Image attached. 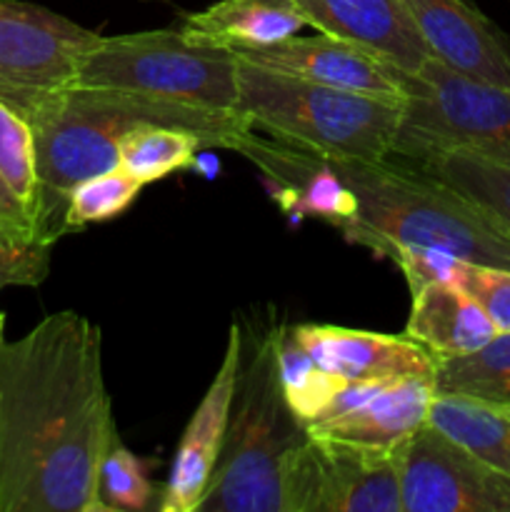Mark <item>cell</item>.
Instances as JSON below:
<instances>
[{
    "instance_id": "obj_14",
    "label": "cell",
    "mask_w": 510,
    "mask_h": 512,
    "mask_svg": "<svg viewBox=\"0 0 510 512\" xmlns=\"http://www.w3.org/2000/svg\"><path fill=\"white\" fill-rule=\"evenodd\" d=\"M233 150L250 160L273 188H278L280 203L290 213L313 215L338 230L353 218L355 198L330 168L325 155L288 140L265 138L258 130H248Z\"/></svg>"
},
{
    "instance_id": "obj_20",
    "label": "cell",
    "mask_w": 510,
    "mask_h": 512,
    "mask_svg": "<svg viewBox=\"0 0 510 512\" xmlns=\"http://www.w3.org/2000/svg\"><path fill=\"white\" fill-rule=\"evenodd\" d=\"M428 423L510 478V405L435 395Z\"/></svg>"
},
{
    "instance_id": "obj_28",
    "label": "cell",
    "mask_w": 510,
    "mask_h": 512,
    "mask_svg": "<svg viewBox=\"0 0 510 512\" xmlns=\"http://www.w3.org/2000/svg\"><path fill=\"white\" fill-rule=\"evenodd\" d=\"M453 285L465 290L485 310L498 333H510V270L463 260Z\"/></svg>"
},
{
    "instance_id": "obj_23",
    "label": "cell",
    "mask_w": 510,
    "mask_h": 512,
    "mask_svg": "<svg viewBox=\"0 0 510 512\" xmlns=\"http://www.w3.org/2000/svg\"><path fill=\"white\" fill-rule=\"evenodd\" d=\"M205 140L185 128L143 123L120 140V168L143 185L168 178L175 170L190 168Z\"/></svg>"
},
{
    "instance_id": "obj_17",
    "label": "cell",
    "mask_w": 510,
    "mask_h": 512,
    "mask_svg": "<svg viewBox=\"0 0 510 512\" xmlns=\"http://www.w3.org/2000/svg\"><path fill=\"white\" fill-rule=\"evenodd\" d=\"M433 398V375L390 380L358 408L308 425V433L315 438L393 450L428 423Z\"/></svg>"
},
{
    "instance_id": "obj_11",
    "label": "cell",
    "mask_w": 510,
    "mask_h": 512,
    "mask_svg": "<svg viewBox=\"0 0 510 512\" xmlns=\"http://www.w3.org/2000/svg\"><path fill=\"white\" fill-rule=\"evenodd\" d=\"M240 363H243V333H240L238 320H233L218 373L210 380L203 400L190 415L178 448H175L168 483H165L163 498H160L163 512H195L203 500L205 490L213 480L215 465L223 455L225 438H228Z\"/></svg>"
},
{
    "instance_id": "obj_27",
    "label": "cell",
    "mask_w": 510,
    "mask_h": 512,
    "mask_svg": "<svg viewBox=\"0 0 510 512\" xmlns=\"http://www.w3.org/2000/svg\"><path fill=\"white\" fill-rule=\"evenodd\" d=\"M100 500L108 512H140L150 508L153 500L148 465L118 438V433L110 440L100 465Z\"/></svg>"
},
{
    "instance_id": "obj_25",
    "label": "cell",
    "mask_w": 510,
    "mask_h": 512,
    "mask_svg": "<svg viewBox=\"0 0 510 512\" xmlns=\"http://www.w3.org/2000/svg\"><path fill=\"white\" fill-rule=\"evenodd\" d=\"M143 190V183L123 168L105 170V173L90 175L80 180L65 200L63 228L65 233L80 230L90 223H103V220L118 218L120 213L135 203V198Z\"/></svg>"
},
{
    "instance_id": "obj_3",
    "label": "cell",
    "mask_w": 510,
    "mask_h": 512,
    "mask_svg": "<svg viewBox=\"0 0 510 512\" xmlns=\"http://www.w3.org/2000/svg\"><path fill=\"white\" fill-rule=\"evenodd\" d=\"M328 163L355 198L353 218L340 228L350 243L378 255L403 245L443 250L468 263L510 270L508 230L450 185L390 158Z\"/></svg>"
},
{
    "instance_id": "obj_7",
    "label": "cell",
    "mask_w": 510,
    "mask_h": 512,
    "mask_svg": "<svg viewBox=\"0 0 510 512\" xmlns=\"http://www.w3.org/2000/svg\"><path fill=\"white\" fill-rule=\"evenodd\" d=\"M403 115L390 155L408 165L445 150L510 160V88L448 68L430 55L403 73Z\"/></svg>"
},
{
    "instance_id": "obj_18",
    "label": "cell",
    "mask_w": 510,
    "mask_h": 512,
    "mask_svg": "<svg viewBox=\"0 0 510 512\" xmlns=\"http://www.w3.org/2000/svg\"><path fill=\"white\" fill-rule=\"evenodd\" d=\"M405 335L435 360L458 358L483 348L498 335L485 310L453 283H430L415 290Z\"/></svg>"
},
{
    "instance_id": "obj_30",
    "label": "cell",
    "mask_w": 510,
    "mask_h": 512,
    "mask_svg": "<svg viewBox=\"0 0 510 512\" xmlns=\"http://www.w3.org/2000/svg\"><path fill=\"white\" fill-rule=\"evenodd\" d=\"M400 273L408 280L410 293L425 288L430 283H455V273H458L463 260L455 255L443 253V250H430V248H395L388 255Z\"/></svg>"
},
{
    "instance_id": "obj_15",
    "label": "cell",
    "mask_w": 510,
    "mask_h": 512,
    "mask_svg": "<svg viewBox=\"0 0 510 512\" xmlns=\"http://www.w3.org/2000/svg\"><path fill=\"white\" fill-rule=\"evenodd\" d=\"M290 330L320 368L343 380H400L435 370L433 355L408 335L340 325H295Z\"/></svg>"
},
{
    "instance_id": "obj_6",
    "label": "cell",
    "mask_w": 510,
    "mask_h": 512,
    "mask_svg": "<svg viewBox=\"0 0 510 512\" xmlns=\"http://www.w3.org/2000/svg\"><path fill=\"white\" fill-rule=\"evenodd\" d=\"M80 88H113L220 113L238 105V58L230 48L193 43L180 28L98 35L75 73Z\"/></svg>"
},
{
    "instance_id": "obj_10",
    "label": "cell",
    "mask_w": 510,
    "mask_h": 512,
    "mask_svg": "<svg viewBox=\"0 0 510 512\" xmlns=\"http://www.w3.org/2000/svg\"><path fill=\"white\" fill-rule=\"evenodd\" d=\"M240 60L298 75L330 88L355 90L378 98L403 100V73L375 50L330 33L290 35L270 45H238L230 48Z\"/></svg>"
},
{
    "instance_id": "obj_12",
    "label": "cell",
    "mask_w": 510,
    "mask_h": 512,
    "mask_svg": "<svg viewBox=\"0 0 510 512\" xmlns=\"http://www.w3.org/2000/svg\"><path fill=\"white\" fill-rule=\"evenodd\" d=\"M433 58L510 88V38L473 0H398Z\"/></svg>"
},
{
    "instance_id": "obj_4",
    "label": "cell",
    "mask_w": 510,
    "mask_h": 512,
    "mask_svg": "<svg viewBox=\"0 0 510 512\" xmlns=\"http://www.w3.org/2000/svg\"><path fill=\"white\" fill-rule=\"evenodd\" d=\"M280 328L243 348L228 438L195 512H285V478L308 443L280 383Z\"/></svg>"
},
{
    "instance_id": "obj_21",
    "label": "cell",
    "mask_w": 510,
    "mask_h": 512,
    "mask_svg": "<svg viewBox=\"0 0 510 512\" xmlns=\"http://www.w3.org/2000/svg\"><path fill=\"white\" fill-rule=\"evenodd\" d=\"M413 168L478 203L510 235V160L488 158L468 150H445L420 160Z\"/></svg>"
},
{
    "instance_id": "obj_1",
    "label": "cell",
    "mask_w": 510,
    "mask_h": 512,
    "mask_svg": "<svg viewBox=\"0 0 510 512\" xmlns=\"http://www.w3.org/2000/svg\"><path fill=\"white\" fill-rule=\"evenodd\" d=\"M115 433L93 320L60 310L0 345V512H108L100 465Z\"/></svg>"
},
{
    "instance_id": "obj_24",
    "label": "cell",
    "mask_w": 510,
    "mask_h": 512,
    "mask_svg": "<svg viewBox=\"0 0 510 512\" xmlns=\"http://www.w3.org/2000/svg\"><path fill=\"white\" fill-rule=\"evenodd\" d=\"M278 365L285 398H288L293 413L303 420L305 428L323 415L335 393L348 383V380L320 368L313 355L298 343L293 330L285 328H280Z\"/></svg>"
},
{
    "instance_id": "obj_26",
    "label": "cell",
    "mask_w": 510,
    "mask_h": 512,
    "mask_svg": "<svg viewBox=\"0 0 510 512\" xmlns=\"http://www.w3.org/2000/svg\"><path fill=\"white\" fill-rule=\"evenodd\" d=\"M0 178L33 213L38 210V163L28 118L0 103Z\"/></svg>"
},
{
    "instance_id": "obj_31",
    "label": "cell",
    "mask_w": 510,
    "mask_h": 512,
    "mask_svg": "<svg viewBox=\"0 0 510 512\" xmlns=\"http://www.w3.org/2000/svg\"><path fill=\"white\" fill-rule=\"evenodd\" d=\"M0 238L10 243H35L38 225L33 213L18 200V195L0 178ZM40 243V240H38Z\"/></svg>"
},
{
    "instance_id": "obj_8",
    "label": "cell",
    "mask_w": 510,
    "mask_h": 512,
    "mask_svg": "<svg viewBox=\"0 0 510 512\" xmlns=\"http://www.w3.org/2000/svg\"><path fill=\"white\" fill-rule=\"evenodd\" d=\"M100 33L23 0H0V103L28 118L48 95L75 83Z\"/></svg>"
},
{
    "instance_id": "obj_22",
    "label": "cell",
    "mask_w": 510,
    "mask_h": 512,
    "mask_svg": "<svg viewBox=\"0 0 510 512\" xmlns=\"http://www.w3.org/2000/svg\"><path fill=\"white\" fill-rule=\"evenodd\" d=\"M433 388L445 398L510 405V333H498L468 355L435 360Z\"/></svg>"
},
{
    "instance_id": "obj_2",
    "label": "cell",
    "mask_w": 510,
    "mask_h": 512,
    "mask_svg": "<svg viewBox=\"0 0 510 512\" xmlns=\"http://www.w3.org/2000/svg\"><path fill=\"white\" fill-rule=\"evenodd\" d=\"M38 163L40 243L53 245L65 233L68 193L90 175L120 168V140L143 123L173 125L200 135L208 148L233 150L250 128L238 113L195 108L173 100L113 88H70L48 95L28 115Z\"/></svg>"
},
{
    "instance_id": "obj_16",
    "label": "cell",
    "mask_w": 510,
    "mask_h": 512,
    "mask_svg": "<svg viewBox=\"0 0 510 512\" xmlns=\"http://www.w3.org/2000/svg\"><path fill=\"white\" fill-rule=\"evenodd\" d=\"M310 28L365 45L398 65L418 70L430 58L398 0H295Z\"/></svg>"
},
{
    "instance_id": "obj_5",
    "label": "cell",
    "mask_w": 510,
    "mask_h": 512,
    "mask_svg": "<svg viewBox=\"0 0 510 512\" xmlns=\"http://www.w3.org/2000/svg\"><path fill=\"white\" fill-rule=\"evenodd\" d=\"M235 113L253 130L325 158L383 160L393 150L403 100L330 88L238 58Z\"/></svg>"
},
{
    "instance_id": "obj_32",
    "label": "cell",
    "mask_w": 510,
    "mask_h": 512,
    "mask_svg": "<svg viewBox=\"0 0 510 512\" xmlns=\"http://www.w3.org/2000/svg\"><path fill=\"white\" fill-rule=\"evenodd\" d=\"M3 330H5V315L0 313V345H3Z\"/></svg>"
},
{
    "instance_id": "obj_13",
    "label": "cell",
    "mask_w": 510,
    "mask_h": 512,
    "mask_svg": "<svg viewBox=\"0 0 510 512\" xmlns=\"http://www.w3.org/2000/svg\"><path fill=\"white\" fill-rule=\"evenodd\" d=\"M395 450L310 435V512H403Z\"/></svg>"
},
{
    "instance_id": "obj_29",
    "label": "cell",
    "mask_w": 510,
    "mask_h": 512,
    "mask_svg": "<svg viewBox=\"0 0 510 512\" xmlns=\"http://www.w3.org/2000/svg\"><path fill=\"white\" fill-rule=\"evenodd\" d=\"M48 243H10L0 238V293L5 288H35L50 273Z\"/></svg>"
},
{
    "instance_id": "obj_9",
    "label": "cell",
    "mask_w": 510,
    "mask_h": 512,
    "mask_svg": "<svg viewBox=\"0 0 510 512\" xmlns=\"http://www.w3.org/2000/svg\"><path fill=\"white\" fill-rule=\"evenodd\" d=\"M403 512H510V478L425 423L398 445Z\"/></svg>"
},
{
    "instance_id": "obj_19",
    "label": "cell",
    "mask_w": 510,
    "mask_h": 512,
    "mask_svg": "<svg viewBox=\"0 0 510 512\" xmlns=\"http://www.w3.org/2000/svg\"><path fill=\"white\" fill-rule=\"evenodd\" d=\"M308 28L295 0H218L183 18V35L200 45H270Z\"/></svg>"
}]
</instances>
